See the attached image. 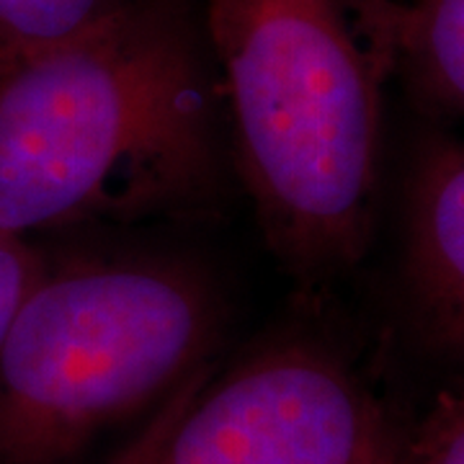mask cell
<instances>
[{
    "label": "cell",
    "mask_w": 464,
    "mask_h": 464,
    "mask_svg": "<svg viewBox=\"0 0 464 464\" xmlns=\"http://www.w3.org/2000/svg\"><path fill=\"white\" fill-rule=\"evenodd\" d=\"M219 325L194 266L47 261L0 346V464L72 462L191 380Z\"/></svg>",
    "instance_id": "3957f363"
},
{
    "label": "cell",
    "mask_w": 464,
    "mask_h": 464,
    "mask_svg": "<svg viewBox=\"0 0 464 464\" xmlns=\"http://www.w3.org/2000/svg\"><path fill=\"white\" fill-rule=\"evenodd\" d=\"M134 0H0V63L50 50L114 18Z\"/></svg>",
    "instance_id": "52a82bcc"
},
{
    "label": "cell",
    "mask_w": 464,
    "mask_h": 464,
    "mask_svg": "<svg viewBox=\"0 0 464 464\" xmlns=\"http://www.w3.org/2000/svg\"><path fill=\"white\" fill-rule=\"evenodd\" d=\"M392 70L418 96L464 119V0H380Z\"/></svg>",
    "instance_id": "8992f818"
},
{
    "label": "cell",
    "mask_w": 464,
    "mask_h": 464,
    "mask_svg": "<svg viewBox=\"0 0 464 464\" xmlns=\"http://www.w3.org/2000/svg\"><path fill=\"white\" fill-rule=\"evenodd\" d=\"M390 464H395V459H392V462H390Z\"/></svg>",
    "instance_id": "30bf717a"
},
{
    "label": "cell",
    "mask_w": 464,
    "mask_h": 464,
    "mask_svg": "<svg viewBox=\"0 0 464 464\" xmlns=\"http://www.w3.org/2000/svg\"><path fill=\"white\" fill-rule=\"evenodd\" d=\"M395 464H464V382L449 384L398 447Z\"/></svg>",
    "instance_id": "ba28073f"
},
{
    "label": "cell",
    "mask_w": 464,
    "mask_h": 464,
    "mask_svg": "<svg viewBox=\"0 0 464 464\" xmlns=\"http://www.w3.org/2000/svg\"><path fill=\"white\" fill-rule=\"evenodd\" d=\"M181 0L0 63V230L29 237L191 212L215 197L222 111Z\"/></svg>",
    "instance_id": "6da1fadb"
},
{
    "label": "cell",
    "mask_w": 464,
    "mask_h": 464,
    "mask_svg": "<svg viewBox=\"0 0 464 464\" xmlns=\"http://www.w3.org/2000/svg\"><path fill=\"white\" fill-rule=\"evenodd\" d=\"M377 400L333 351L289 338L181 384L111 464H390Z\"/></svg>",
    "instance_id": "277c9868"
},
{
    "label": "cell",
    "mask_w": 464,
    "mask_h": 464,
    "mask_svg": "<svg viewBox=\"0 0 464 464\" xmlns=\"http://www.w3.org/2000/svg\"><path fill=\"white\" fill-rule=\"evenodd\" d=\"M402 276L415 323L441 353L464 359V140L431 132L405 181Z\"/></svg>",
    "instance_id": "5b68a950"
},
{
    "label": "cell",
    "mask_w": 464,
    "mask_h": 464,
    "mask_svg": "<svg viewBox=\"0 0 464 464\" xmlns=\"http://www.w3.org/2000/svg\"><path fill=\"white\" fill-rule=\"evenodd\" d=\"M222 124L271 250L302 279L364 256L380 199V0H201Z\"/></svg>",
    "instance_id": "7a4b0ae2"
},
{
    "label": "cell",
    "mask_w": 464,
    "mask_h": 464,
    "mask_svg": "<svg viewBox=\"0 0 464 464\" xmlns=\"http://www.w3.org/2000/svg\"><path fill=\"white\" fill-rule=\"evenodd\" d=\"M44 266V256L34 248L29 237L0 230V346Z\"/></svg>",
    "instance_id": "9c48e42d"
}]
</instances>
